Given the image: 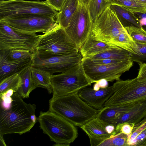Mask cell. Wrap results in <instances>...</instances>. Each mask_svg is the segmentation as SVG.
I'll return each instance as SVG.
<instances>
[{"label":"cell","mask_w":146,"mask_h":146,"mask_svg":"<svg viewBox=\"0 0 146 146\" xmlns=\"http://www.w3.org/2000/svg\"><path fill=\"white\" fill-rule=\"evenodd\" d=\"M19 73L21 82L17 92L23 98H28L31 92L37 88L32 79L31 66L26 68Z\"/></svg>","instance_id":"44dd1931"},{"label":"cell","mask_w":146,"mask_h":146,"mask_svg":"<svg viewBox=\"0 0 146 146\" xmlns=\"http://www.w3.org/2000/svg\"><path fill=\"white\" fill-rule=\"evenodd\" d=\"M138 64L139 67L137 78L139 79L146 78V63H140Z\"/></svg>","instance_id":"d590c367"},{"label":"cell","mask_w":146,"mask_h":146,"mask_svg":"<svg viewBox=\"0 0 146 146\" xmlns=\"http://www.w3.org/2000/svg\"><path fill=\"white\" fill-rule=\"evenodd\" d=\"M80 128L88 136L92 146H99L117 133L115 125L106 123L97 117Z\"/></svg>","instance_id":"5bb4252c"},{"label":"cell","mask_w":146,"mask_h":146,"mask_svg":"<svg viewBox=\"0 0 146 146\" xmlns=\"http://www.w3.org/2000/svg\"><path fill=\"white\" fill-rule=\"evenodd\" d=\"M55 18L38 14H24L0 20L15 30L25 32L45 33L56 23Z\"/></svg>","instance_id":"7c38bea8"},{"label":"cell","mask_w":146,"mask_h":146,"mask_svg":"<svg viewBox=\"0 0 146 146\" xmlns=\"http://www.w3.org/2000/svg\"><path fill=\"white\" fill-rule=\"evenodd\" d=\"M82 56L80 52L67 54L33 53L31 66L39 68L51 75L62 73L80 63Z\"/></svg>","instance_id":"52a82bcc"},{"label":"cell","mask_w":146,"mask_h":146,"mask_svg":"<svg viewBox=\"0 0 146 146\" xmlns=\"http://www.w3.org/2000/svg\"><path fill=\"white\" fill-rule=\"evenodd\" d=\"M0 51V81L9 76L19 73L31 66L32 58L19 60H11L8 57L9 50Z\"/></svg>","instance_id":"2e32d148"},{"label":"cell","mask_w":146,"mask_h":146,"mask_svg":"<svg viewBox=\"0 0 146 146\" xmlns=\"http://www.w3.org/2000/svg\"><path fill=\"white\" fill-rule=\"evenodd\" d=\"M88 58L94 59H108L119 61L131 59L129 53L118 46Z\"/></svg>","instance_id":"d4e9b609"},{"label":"cell","mask_w":146,"mask_h":146,"mask_svg":"<svg viewBox=\"0 0 146 146\" xmlns=\"http://www.w3.org/2000/svg\"><path fill=\"white\" fill-rule=\"evenodd\" d=\"M21 82L19 73H16L7 76L1 80L0 83V96L8 91L13 90L17 92Z\"/></svg>","instance_id":"484cf974"},{"label":"cell","mask_w":146,"mask_h":146,"mask_svg":"<svg viewBox=\"0 0 146 146\" xmlns=\"http://www.w3.org/2000/svg\"><path fill=\"white\" fill-rule=\"evenodd\" d=\"M110 5L108 0H90L87 6L92 22L97 19L105 9Z\"/></svg>","instance_id":"4316f807"},{"label":"cell","mask_w":146,"mask_h":146,"mask_svg":"<svg viewBox=\"0 0 146 146\" xmlns=\"http://www.w3.org/2000/svg\"><path fill=\"white\" fill-rule=\"evenodd\" d=\"M134 106L104 107L100 110L96 117L104 121L111 124L122 113L129 111Z\"/></svg>","instance_id":"ffe728a7"},{"label":"cell","mask_w":146,"mask_h":146,"mask_svg":"<svg viewBox=\"0 0 146 146\" xmlns=\"http://www.w3.org/2000/svg\"><path fill=\"white\" fill-rule=\"evenodd\" d=\"M125 30L110 5L92 22L90 33L97 40L112 44Z\"/></svg>","instance_id":"8fae6325"},{"label":"cell","mask_w":146,"mask_h":146,"mask_svg":"<svg viewBox=\"0 0 146 146\" xmlns=\"http://www.w3.org/2000/svg\"><path fill=\"white\" fill-rule=\"evenodd\" d=\"M134 13L139 19L140 27L146 31V12L145 13Z\"/></svg>","instance_id":"e575fe53"},{"label":"cell","mask_w":146,"mask_h":146,"mask_svg":"<svg viewBox=\"0 0 146 146\" xmlns=\"http://www.w3.org/2000/svg\"><path fill=\"white\" fill-rule=\"evenodd\" d=\"M90 0H78L79 3L88 6Z\"/></svg>","instance_id":"f35d334b"},{"label":"cell","mask_w":146,"mask_h":146,"mask_svg":"<svg viewBox=\"0 0 146 146\" xmlns=\"http://www.w3.org/2000/svg\"><path fill=\"white\" fill-rule=\"evenodd\" d=\"M58 12L45 2L39 0L0 1V20L24 14H38L56 19Z\"/></svg>","instance_id":"ba28073f"},{"label":"cell","mask_w":146,"mask_h":146,"mask_svg":"<svg viewBox=\"0 0 146 146\" xmlns=\"http://www.w3.org/2000/svg\"><path fill=\"white\" fill-rule=\"evenodd\" d=\"M133 62L131 59L108 64H96L88 58H82V61L85 73L92 83L103 79L108 82L120 80L122 74L133 66Z\"/></svg>","instance_id":"9c48e42d"},{"label":"cell","mask_w":146,"mask_h":146,"mask_svg":"<svg viewBox=\"0 0 146 146\" xmlns=\"http://www.w3.org/2000/svg\"><path fill=\"white\" fill-rule=\"evenodd\" d=\"M108 81L105 80H101L96 83L94 85L93 88L95 90H98L101 89L105 88L108 86Z\"/></svg>","instance_id":"8d00e7d4"},{"label":"cell","mask_w":146,"mask_h":146,"mask_svg":"<svg viewBox=\"0 0 146 146\" xmlns=\"http://www.w3.org/2000/svg\"><path fill=\"white\" fill-rule=\"evenodd\" d=\"M140 5L146 8V0H133Z\"/></svg>","instance_id":"74e56055"},{"label":"cell","mask_w":146,"mask_h":146,"mask_svg":"<svg viewBox=\"0 0 146 146\" xmlns=\"http://www.w3.org/2000/svg\"><path fill=\"white\" fill-rule=\"evenodd\" d=\"M134 127L133 125L124 123L117 125L115 126V130L117 133L122 132L128 135L131 133Z\"/></svg>","instance_id":"d6a6232c"},{"label":"cell","mask_w":146,"mask_h":146,"mask_svg":"<svg viewBox=\"0 0 146 146\" xmlns=\"http://www.w3.org/2000/svg\"><path fill=\"white\" fill-rule=\"evenodd\" d=\"M139 50L137 54H130V58L133 62L140 63L146 60V46L137 44Z\"/></svg>","instance_id":"1f68e13d"},{"label":"cell","mask_w":146,"mask_h":146,"mask_svg":"<svg viewBox=\"0 0 146 146\" xmlns=\"http://www.w3.org/2000/svg\"><path fill=\"white\" fill-rule=\"evenodd\" d=\"M86 87L78 92L79 96L88 105L97 110H101L106 102L114 92L112 86L98 90Z\"/></svg>","instance_id":"9a60e30c"},{"label":"cell","mask_w":146,"mask_h":146,"mask_svg":"<svg viewBox=\"0 0 146 146\" xmlns=\"http://www.w3.org/2000/svg\"><path fill=\"white\" fill-rule=\"evenodd\" d=\"M79 4L78 0H66L56 16V22L62 28H66L77 10Z\"/></svg>","instance_id":"ac0fdd59"},{"label":"cell","mask_w":146,"mask_h":146,"mask_svg":"<svg viewBox=\"0 0 146 146\" xmlns=\"http://www.w3.org/2000/svg\"><path fill=\"white\" fill-rule=\"evenodd\" d=\"M0 135V143L1 144H2V145L6 146V145L5 143L4 139L3 138V135Z\"/></svg>","instance_id":"ab89813d"},{"label":"cell","mask_w":146,"mask_h":146,"mask_svg":"<svg viewBox=\"0 0 146 146\" xmlns=\"http://www.w3.org/2000/svg\"><path fill=\"white\" fill-rule=\"evenodd\" d=\"M117 46L96 39L90 33L79 49L82 58H88Z\"/></svg>","instance_id":"e0dca14e"},{"label":"cell","mask_w":146,"mask_h":146,"mask_svg":"<svg viewBox=\"0 0 146 146\" xmlns=\"http://www.w3.org/2000/svg\"><path fill=\"white\" fill-rule=\"evenodd\" d=\"M66 0H46L45 2L52 8L59 11Z\"/></svg>","instance_id":"836d02e7"},{"label":"cell","mask_w":146,"mask_h":146,"mask_svg":"<svg viewBox=\"0 0 146 146\" xmlns=\"http://www.w3.org/2000/svg\"><path fill=\"white\" fill-rule=\"evenodd\" d=\"M92 23L88 6L79 3L68 26L64 29L79 49L90 33Z\"/></svg>","instance_id":"4fadbf2b"},{"label":"cell","mask_w":146,"mask_h":146,"mask_svg":"<svg viewBox=\"0 0 146 146\" xmlns=\"http://www.w3.org/2000/svg\"><path fill=\"white\" fill-rule=\"evenodd\" d=\"M110 7L114 11L124 27L132 26L141 27L139 19L134 13L124 7L117 5H111Z\"/></svg>","instance_id":"d6986e66"},{"label":"cell","mask_w":146,"mask_h":146,"mask_svg":"<svg viewBox=\"0 0 146 146\" xmlns=\"http://www.w3.org/2000/svg\"><path fill=\"white\" fill-rule=\"evenodd\" d=\"M31 68L32 79L37 88H45L50 94H51L52 91L50 78L51 75L39 68L31 66Z\"/></svg>","instance_id":"cb8c5ba5"},{"label":"cell","mask_w":146,"mask_h":146,"mask_svg":"<svg viewBox=\"0 0 146 146\" xmlns=\"http://www.w3.org/2000/svg\"><path fill=\"white\" fill-rule=\"evenodd\" d=\"M110 5H115L124 7L133 13H145L146 8L133 0H108Z\"/></svg>","instance_id":"83f0119b"},{"label":"cell","mask_w":146,"mask_h":146,"mask_svg":"<svg viewBox=\"0 0 146 146\" xmlns=\"http://www.w3.org/2000/svg\"><path fill=\"white\" fill-rule=\"evenodd\" d=\"M41 36L15 30L0 21V50H23L33 52Z\"/></svg>","instance_id":"30bf717a"},{"label":"cell","mask_w":146,"mask_h":146,"mask_svg":"<svg viewBox=\"0 0 146 146\" xmlns=\"http://www.w3.org/2000/svg\"><path fill=\"white\" fill-rule=\"evenodd\" d=\"M35 50L40 54L63 55L79 52V48L56 22L51 29L41 35Z\"/></svg>","instance_id":"8992f818"},{"label":"cell","mask_w":146,"mask_h":146,"mask_svg":"<svg viewBox=\"0 0 146 146\" xmlns=\"http://www.w3.org/2000/svg\"><path fill=\"white\" fill-rule=\"evenodd\" d=\"M127 146H146V121L134 126L128 135Z\"/></svg>","instance_id":"7402d4cb"},{"label":"cell","mask_w":146,"mask_h":146,"mask_svg":"<svg viewBox=\"0 0 146 146\" xmlns=\"http://www.w3.org/2000/svg\"><path fill=\"white\" fill-rule=\"evenodd\" d=\"M124 28L137 44L146 46V31L142 28L133 26Z\"/></svg>","instance_id":"f1b7e54d"},{"label":"cell","mask_w":146,"mask_h":146,"mask_svg":"<svg viewBox=\"0 0 146 146\" xmlns=\"http://www.w3.org/2000/svg\"><path fill=\"white\" fill-rule=\"evenodd\" d=\"M48 110L80 127L96 117L100 111L88 105L79 96L78 92L52 98Z\"/></svg>","instance_id":"7a4b0ae2"},{"label":"cell","mask_w":146,"mask_h":146,"mask_svg":"<svg viewBox=\"0 0 146 146\" xmlns=\"http://www.w3.org/2000/svg\"><path fill=\"white\" fill-rule=\"evenodd\" d=\"M33 53L29 50L13 49L9 50L8 57L12 60H19L32 58Z\"/></svg>","instance_id":"4dcf8cb0"},{"label":"cell","mask_w":146,"mask_h":146,"mask_svg":"<svg viewBox=\"0 0 146 146\" xmlns=\"http://www.w3.org/2000/svg\"><path fill=\"white\" fill-rule=\"evenodd\" d=\"M11 101L7 108H1L0 135L29 131L38 121L35 115L36 105L27 104L17 92L11 96Z\"/></svg>","instance_id":"6da1fadb"},{"label":"cell","mask_w":146,"mask_h":146,"mask_svg":"<svg viewBox=\"0 0 146 146\" xmlns=\"http://www.w3.org/2000/svg\"><path fill=\"white\" fill-rule=\"evenodd\" d=\"M38 121L43 133L55 144L70 145L78 137L76 126L54 112L40 111Z\"/></svg>","instance_id":"277c9868"},{"label":"cell","mask_w":146,"mask_h":146,"mask_svg":"<svg viewBox=\"0 0 146 146\" xmlns=\"http://www.w3.org/2000/svg\"><path fill=\"white\" fill-rule=\"evenodd\" d=\"M104 107L133 106L146 102V78L116 80Z\"/></svg>","instance_id":"3957f363"},{"label":"cell","mask_w":146,"mask_h":146,"mask_svg":"<svg viewBox=\"0 0 146 146\" xmlns=\"http://www.w3.org/2000/svg\"><path fill=\"white\" fill-rule=\"evenodd\" d=\"M50 78L52 98L78 92L92 84L85 73L82 62L64 72L51 75Z\"/></svg>","instance_id":"5b68a950"},{"label":"cell","mask_w":146,"mask_h":146,"mask_svg":"<svg viewBox=\"0 0 146 146\" xmlns=\"http://www.w3.org/2000/svg\"><path fill=\"white\" fill-rule=\"evenodd\" d=\"M128 135L119 132L105 140L99 146H127Z\"/></svg>","instance_id":"f546056e"},{"label":"cell","mask_w":146,"mask_h":146,"mask_svg":"<svg viewBox=\"0 0 146 146\" xmlns=\"http://www.w3.org/2000/svg\"><path fill=\"white\" fill-rule=\"evenodd\" d=\"M112 44L124 49L128 52L130 54H137L139 53L137 44L126 29L114 40Z\"/></svg>","instance_id":"603a6c76"}]
</instances>
